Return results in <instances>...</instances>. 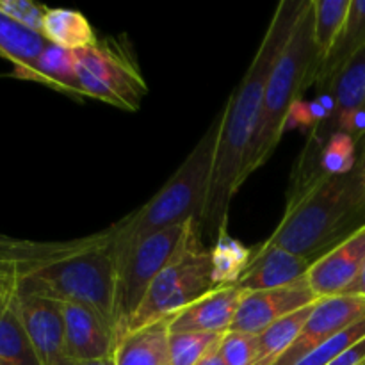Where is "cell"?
Returning a JSON list of instances; mask_svg holds the SVG:
<instances>
[{"label": "cell", "instance_id": "6da1fadb", "mask_svg": "<svg viewBox=\"0 0 365 365\" xmlns=\"http://www.w3.org/2000/svg\"><path fill=\"white\" fill-rule=\"evenodd\" d=\"M305 2L307 0H282L278 4L252 64L220 114L209 198L200 221L216 235L227 232L228 210L235 192L242 185L241 171L259 128L271 70L287 45Z\"/></svg>", "mask_w": 365, "mask_h": 365}, {"label": "cell", "instance_id": "7a4b0ae2", "mask_svg": "<svg viewBox=\"0 0 365 365\" xmlns=\"http://www.w3.org/2000/svg\"><path fill=\"white\" fill-rule=\"evenodd\" d=\"M365 227V177L359 170L327 177L305 166L294 173L287 207L267 245L309 260Z\"/></svg>", "mask_w": 365, "mask_h": 365}, {"label": "cell", "instance_id": "3957f363", "mask_svg": "<svg viewBox=\"0 0 365 365\" xmlns=\"http://www.w3.org/2000/svg\"><path fill=\"white\" fill-rule=\"evenodd\" d=\"M217 132L220 116L150 202L107 228L116 264L148 235L189 220L202 221L212 178Z\"/></svg>", "mask_w": 365, "mask_h": 365}, {"label": "cell", "instance_id": "277c9868", "mask_svg": "<svg viewBox=\"0 0 365 365\" xmlns=\"http://www.w3.org/2000/svg\"><path fill=\"white\" fill-rule=\"evenodd\" d=\"M16 292L84 305L116 331L118 264L109 232L81 237L70 253L21 277Z\"/></svg>", "mask_w": 365, "mask_h": 365}, {"label": "cell", "instance_id": "5b68a950", "mask_svg": "<svg viewBox=\"0 0 365 365\" xmlns=\"http://www.w3.org/2000/svg\"><path fill=\"white\" fill-rule=\"evenodd\" d=\"M317 64H319V56L314 43L312 0H307L289 36L287 45L271 70L264 93L259 128L241 171L242 184L253 171L264 166L273 155L285 132L289 109L292 103L298 102L299 95L314 84Z\"/></svg>", "mask_w": 365, "mask_h": 365}, {"label": "cell", "instance_id": "8992f818", "mask_svg": "<svg viewBox=\"0 0 365 365\" xmlns=\"http://www.w3.org/2000/svg\"><path fill=\"white\" fill-rule=\"evenodd\" d=\"M214 289L210 250L202 245L200 234H196L177 259L168 264L152 282L125 334L170 319L178 310Z\"/></svg>", "mask_w": 365, "mask_h": 365}, {"label": "cell", "instance_id": "52a82bcc", "mask_svg": "<svg viewBox=\"0 0 365 365\" xmlns=\"http://www.w3.org/2000/svg\"><path fill=\"white\" fill-rule=\"evenodd\" d=\"M196 234H200V223L196 220L173 225L143 239L118 262V341L127 331L128 323L141 305L152 282L168 264L177 259L178 253Z\"/></svg>", "mask_w": 365, "mask_h": 365}, {"label": "cell", "instance_id": "ba28073f", "mask_svg": "<svg viewBox=\"0 0 365 365\" xmlns=\"http://www.w3.org/2000/svg\"><path fill=\"white\" fill-rule=\"evenodd\" d=\"M77 77L86 98H95L123 110H138L148 84L127 52L110 43H96L75 52Z\"/></svg>", "mask_w": 365, "mask_h": 365}, {"label": "cell", "instance_id": "9c48e42d", "mask_svg": "<svg viewBox=\"0 0 365 365\" xmlns=\"http://www.w3.org/2000/svg\"><path fill=\"white\" fill-rule=\"evenodd\" d=\"M362 319H365V298L362 296L341 294L319 299L294 344L273 365H294Z\"/></svg>", "mask_w": 365, "mask_h": 365}, {"label": "cell", "instance_id": "30bf717a", "mask_svg": "<svg viewBox=\"0 0 365 365\" xmlns=\"http://www.w3.org/2000/svg\"><path fill=\"white\" fill-rule=\"evenodd\" d=\"M319 299V296L310 287L307 277L294 284L285 285V287L245 292L237 312H235L230 331L259 335L277 321L284 319L305 307L316 305Z\"/></svg>", "mask_w": 365, "mask_h": 365}, {"label": "cell", "instance_id": "8fae6325", "mask_svg": "<svg viewBox=\"0 0 365 365\" xmlns=\"http://www.w3.org/2000/svg\"><path fill=\"white\" fill-rule=\"evenodd\" d=\"M18 312L43 365H73L66 344L63 305L41 296H16Z\"/></svg>", "mask_w": 365, "mask_h": 365}, {"label": "cell", "instance_id": "7c38bea8", "mask_svg": "<svg viewBox=\"0 0 365 365\" xmlns=\"http://www.w3.org/2000/svg\"><path fill=\"white\" fill-rule=\"evenodd\" d=\"M365 264V227L310 264L307 280L321 299L341 296L356 280Z\"/></svg>", "mask_w": 365, "mask_h": 365}, {"label": "cell", "instance_id": "4fadbf2b", "mask_svg": "<svg viewBox=\"0 0 365 365\" xmlns=\"http://www.w3.org/2000/svg\"><path fill=\"white\" fill-rule=\"evenodd\" d=\"M61 305H63L68 353L73 362L114 356L118 335L100 314L78 303H61Z\"/></svg>", "mask_w": 365, "mask_h": 365}, {"label": "cell", "instance_id": "5bb4252c", "mask_svg": "<svg viewBox=\"0 0 365 365\" xmlns=\"http://www.w3.org/2000/svg\"><path fill=\"white\" fill-rule=\"evenodd\" d=\"M312 260L264 242L252 255L245 273L234 287L242 292H259L285 287L307 277Z\"/></svg>", "mask_w": 365, "mask_h": 365}, {"label": "cell", "instance_id": "9a60e30c", "mask_svg": "<svg viewBox=\"0 0 365 365\" xmlns=\"http://www.w3.org/2000/svg\"><path fill=\"white\" fill-rule=\"evenodd\" d=\"M245 292L237 287H217L207 292L191 305L184 307L168 319L171 334L177 331H202L223 335L230 331L235 312Z\"/></svg>", "mask_w": 365, "mask_h": 365}, {"label": "cell", "instance_id": "2e32d148", "mask_svg": "<svg viewBox=\"0 0 365 365\" xmlns=\"http://www.w3.org/2000/svg\"><path fill=\"white\" fill-rule=\"evenodd\" d=\"M324 91L331 93L335 98V114L331 121L323 127H317L310 132V135L327 141L334 132L339 130V125L351 116L355 110L365 106V48L351 57L344 66L341 68L334 81L330 82Z\"/></svg>", "mask_w": 365, "mask_h": 365}, {"label": "cell", "instance_id": "e0dca14e", "mask_svg": "<svg viewBox=\"0 0 365 365\" xmlns=\"http://www.w3.org/2000/svg\"><path fill=\"white\" fill-rule=\"evenodd\" d=\"M13 75L18 78L48 86V88L57 89V91L64 93V95L71 96L75 100L86 98L77 77L75 52L61 48V46L52 45V43L45 46L41 56L31 66L20 71H13Z\"/></svg>", "mask_w": 365, "mask_h": 365}, {"label": "cell", "instance_id": "ac0fdd59", "mask_svg": "<svg viewBox=\"0 0 365 365\" xmlns=\"http://www.w3.org/2000/svg\"><path fill=\"white\" fill-rule=\"evenodd\" d=\"M114 360L116 365H171L168 319L125 334L118 341Z\"/></svg>", "mask_w": 365, "mask_h": 365}, {"label": "cell", "instance_id": "d6986e66", "mask_svg": "<svg viewBox=\"0 0 365 365\" xmlns=\"http://www.w3.org/2000/svg\"><path fill=\"white\" fill-rule=\"evenodd\" d=\"M362 48H365V0H351L344 29L330 53L316 68L314 84L324 91L341 68Z\"/></svg>", "mask_w": 365, "mask_h": 365}, {"label": "cell", "instance_id": "ffe728a7", "mask_svg": "<svg viewBox=\"0 0 365 365\" xmlns=\"http://www.w3.org/2000/svg\"><path fill=\"white\" fill-rule=\"evenodd\" d=\"M78 241L81 239L61 242H38L7 237V235L0 234V264L16 267L21 277H25L31 271H36L38 267L46 266L52 260L70 253L71 250L77 248Z\"/></svg>", "mask_w": 365, "mask_h": 365}, {"label": "cell", "instance_id": "44dd1931", "mask_svg": "<svg viewBox=\"0 0 365 365\" xmlns=\"http://www.w3.org/2000/svg\"><path fill=\"white\" fill-rule=\"evenodd\" d=\"M41 34L52 45L71 52L91 48L98 43L91 21L75 9H46Z\"/></svg>", "mask_w": 365, "mask_h": 365}, {"label": "cell", "instance_id": "7402d4cb", "mask_svg": "<svg viewBox=\"0 0 365 365\" xmlns=\"http://www.w3.org/2000/svg\"><path fill=\"white\" fill-rule=\"evenodd\" d=\"M16 296L0 309V364L43 365L21 323Z\"/></svg>", "mask_w": 365, "mask_h": 365}, {"label": "cell", "instance_id": "603a6c76", "mask_svg": "<svg viewBox=\"0 0 365 365\" xmlns=\"http://www.w3.org/2000/svg\"><path fill=\"white\" fill-rule=\"evenodd\" d=\"M314 307L316 305L305 307V309L277 321L267 330L257 335V348H259L257 365H273L294 344V341L305 327L307 319L312 314Z\"/></svg>", "mask_w": 365, "mask_h": 365}, {"label": "cell", "instance_id": "cb8c5ba5", "mask_svg": "<svg viewBox=\"0 0 365 365\" xmlns=\"http://www.w3.org/2000/svg\"><path fill=\"white\" fill-rule=\"evenodd\" d=\"M253 252L246 248L241 241L232 237L228 232L216 235L214 248L210 250L212 259V280L217 287H232L237 284L246 266L252 260Z\"/></svg>", "mask_w": 365, "mask_h": 365}, {"label": "cell", "instance_id": "d4e9b609", "mask_svg": "<svg viewBox=\"0 0 365 365\" xmlns=\"http://www.w3.org/2000/svg\"><path fill=\"white\" fill-rule=\"evenodd\" d=\"M48 45L39 32L7 20L0 27V57L13 64V71L31 66Z\"/></svg>", "mask_w": 365, "mask_h": 365}, {"label": "cell", "instance_id": "484cf974", "mask_svg": "<svg viewBox=\"0 0 365 365\" xmlns=\"http://www.w3.org/2000/svg\"><path fill=\"white\" fill-rule=\"evenodd\" d=\"M349 6L351 0H312L314 43H316L319 63L337 43L348 20Z\"/></svg>", "mask_w": 365, "mask_h": 365}, {"label": "cell", "instance_id": "4316f807", "mask_svg": "<svg viewBox=\"0 0 365 365\" xmlns=\"http://www.w3.org/2000/svg\"><path fill=\"white\" fill-rule=\"evenodd\" d=\"M223 335L202 334V331H177V334L170 331L171 365H196L220 344Z\"/></svg>", "mask_w": 365, "mask_h": 365}, {"label": "cell", "instance_id": "83f0119b", "mask_svg": "<svg viewBox=\"0 0 365 365\" xmlns=\"http://www.w3.org/2000/svg\"><path fill=\"white\" fill-rule=\"evenodd\" d=\"M365 339V319L359 321L353 327H349L348 330H344L342 334L335 335L334 339H330L328 342H324L323 346H319L317 349H314L312 353H309L307 356H303L299 362L294 365H328L334 359H337L341 353H344L346 349L351 348L353 344L360 342Z\"/></svg>", "mask_w": 365, "mask_h": 365}, {"label": "cell", "instance_id": "f1b7e54d", "mask_svg": "<svg viewBox=\"0 0 365 365\" xmlns=\"http://www.w3.org/2000/svg\"><path fill=\"white\" fill-rule=\"evenodd\" d=\"M220 355L227 365H257V335L227 331L220 341Z\"/></svg>", "mask_w": 365, "mask_h": 365}, {"label": "cell", "instance_id": "f546056e", "mask_svg": "<svg viewBox=\"0 0 365 365\" xmlns=\"http://www.w3.org/2000/svg\"><path fill=\"white\" fill-rule=\"evenodd\" d=\"M48 7L39 6V4L29 2V0H0V13L9 18L14 24L27 27L31 31H43V21ZM43 36V34H41Z\"/></svg>", "mask_w": 365, "mask_h": 365}, {"label": "cell", "instance_id": "4dcf8cb0", "mask_svg": "<svg viewBox=\"0 0 365 365\" xmlns=\"http://www.w3.org/2000/svg\"><path fill=\"white\" fill-rule=\"evenodd\" d=\"M317 127L316 118L312 116V109H310V102H303L298 100L296 103H292V107L289 109L287 120H285V132L291 130V128H303V130H310Z\"/></svg>", "mask_w": 365, "mask_h": 365}, {"label": "cell", "instance_id": "1f68e13d", "mask_svg": "<svg viewBox=\"0 0 365 365\" xmlns=\"http://www.w3.org/2000/svg\"><path fill=\"white\" fill-rule=\"evenodd\" d=\"M21 278V273L14 267L0 264V309L11 302L18 294V280Z\"/></svg>", "mask_w": 365, "mask_h": 365}, {"label": "cell", "instance_id": "d6a6232c", "mask_svg": "<svg viewBox=\"0 0 365 365\" xmlns=\"http://www.w3.org/2000/svg\"><path fill=\"white\" fill-rule=\"evenodd\" d=\"M365 362V339L353 344L328 365H362Z\"/></svg>", "mask_w": 365, "mask_h": 365}, {"label": "cell", "instance_id": "836d02e7", "mask_svg": "<svg viewBox=\"0 0 365 365\" xmlns=\"http://www.w3.org/2000/svg\"><path fill=\"white\" fill-rule=\"evenodd\" d=\"M344 294H348V296H362V298H365V264H364L362 271H360V274H359V277H356V280L353 282L351 285H349L348 291H346Z\"/></svg>", "mask_w": 365, "mask_h": 365}, {"label": "cell", "instance_id": "e575fe53", "mask_svg": "<svg viewBox=\"0 0 365 365\" xmlns=\"http://www.w3.org/2000/svg\"><path fill=\"white\" fill-rule=\"evenodd\" d=\"M196 365H227V364H225V360L221 359V355H220V344H217L216 348L212 349V351L207 353V355L203 356V359L200 360V362Z\"/></svg>", "mask_w": 365, "mask_h": 365}, {"label": "cell", "instance_id": "d590c367", "mask_svg": "<svg viewBox=\"0 0 365 365\" xmlns=\"http://www.w3.org/2000/svg\"><path fill=\"white\" fill-rule=\"evenodd\" d=\"M356 170L365 177V138L359 143V163H356Z\"/></svg>", "mask_w": 365, "mask_h": 365}, {"label": "cell", "instance_id": "8d00e7d4", "mask_svg": "<svg viewBox=\"0 0 365 365\" xmlns=\"http://www.w3.org/2000/svg\"><path fill=\"white\" fill-rule=\"evenodd\" d=\"M73 365H116V360H114V356H107V359L86 360V362H75Z\"/></svg>", "mask_w": 365, "mask_h": 365}, {"label": "cell", "instance_id": "74e56055", "mask_svg": "<svg viewBox=\"0 0 365 365\" xmlns=\"http://www.w3.org/2000/svg\"><path fill=\"white\" fill-rule=\"evenodd\" d=\"M7 20H9V18H6V16H4V14L2 13H0V27H2V25L4 24H6V21Z\"/></svg>", "mask_w": 365, "mask_h": 365}, {"label": "cell", "instance_id": "f35d334b", "mask_svg": "<svg viewBox=\"0 0 365 365\" xmlns=\"http://www.w3.org/2000/svg\"><path fill=\"white\" fill-rule=\"evenodd\" d=\"M362 365H365V362H364V364H362Z\"/></svg>", "mask_w": 365, "mask_h": 365}, {"label": "cell", "instance_id": "ab89813d", "mask_svg": "<svg viewBox=\"0 0 365 365\" xmlns=\"http://www.w3.org/2000/svg\"><path fill=\"white\" fill-rule=\"evenodd\" d=\"M0 365H2V364H0Z\"/></svg>", "mask_w": 365, "mask_h": 365}]
</instances>
